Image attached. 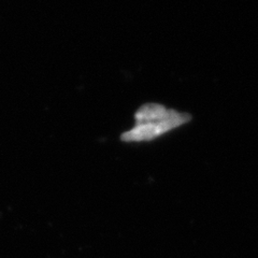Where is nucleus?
Segmentation results:
<instances>
[{"label":"nucleus","instance_id":"f257e3e1","mask_svg":"<svg viewBox=\"0 0 258 258\" xmlns=\"http://www.w3.org/2000/svg\"><path fill=\"white\" fill-rule=\"evenodd\" d=\"M135 118L136 126L122 135L123 141L153 140L175 127L188 123L191 116L188 113L168 110L157 103H147L137 111Z\"/></svg>","mask_w":258,"mask_h":258}]
</instances>
